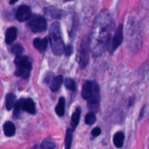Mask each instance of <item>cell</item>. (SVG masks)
I'll use <instances>...</instances> for the list:
<instances>
[{
  "instance_id": "obj_1",
  "label": "cell",
  "mask_w": 149,
  "mask_h": 149,
  "mask_svg": "<svg viewBox=\"0 0 149 149\" xmlns=\"http://www.w3.org/2000/svg\"><path fill=\"white\" fill-rule=\"evenodd\" d=\"M112 28V20L108 11L104 10L95 20L89 39L90 49L93 50L94 55H99L103 51L105 46L107 47L110 36Z\"/></svg>"
},
{
  "instance_id": "obj_2",
  "label": "cell",
  "mask_w": 149,
  "mask_h": 149,
  "mask_svg": "<svg viewBox=\"0 0 149 149\" xmlns=\"http://www.w3.org/2000/svg\"><path fill=\"white\" fill-rule=\"evenodd\" d=\"M49 39L51 47L54 55H62L64 52V45L60 33V26L58 22H54L51 24L49 31Z\"/></svg>"
},
{
  "instance_id": "obj_3",
  "label": "cell",
  "mask_w": 149,
  "mask_h": 149,
  "mask_svg": "<svg viewBox=\"0 0 149 149\" xmlns=\"http://www.w3.org/2000/svg\"><path fill=\"white\" fill-rule=\"evenodd\" d=\"M15 64L16 65L15 74L23 79L29 78L32 68V62L29 57L18 55L15 59Z\"/></svg>"
},
{
  "instance_id": "obj_4",
  "label": "cell",
  "mask_w": 149,
  "mask_h": 149,
  "mask_svg": "<svg viewBox=\"0 0 149 149\" xmlns=\"http://www.w3.org/2000/svg\"><path fill=\"white\" fill-rule=\"evenodd\" d=\"M28 27L34 33H39L46 30L47 22L42 16L39 15H33L29 18Z\"/></svg>"
},
{
  "instance_id": "obj_5",
  "label": "cell",
  "mask_w": 149,
  "mask_h": 149,
  "mask_svg": "<svg viewBox=\"0 0 149 149\" xmlns=\"http://www.w3.org/2000/svg\"><path fill=\"white\" fill-rule=\"evenodd\" d=\"M89 50H90V44H89V38L85 37L82 40L80 45V66L84 68L88 65L89 59Z\"/></svg>"
},
{
  "instance_id": "obj_6",
  "label": "cell",
  "mask_w": 149,
  "mask_h": 149,
  "mask_svg": "<svg viewBox=\"0 0 149 149\" xmlns=\"http://www.w3.org/2000/svg\"><path fill=\"white\" fill-rule=\"evenodd\" d=\"M123 41V25H120L115 31V35L112 40L108 42L107 47L111 54L113 53L114 51L120 46Z\"/></svg>"
},
{
  "instance_id": "obj_7",
  "label": "cell",
  "mask_w": 149,
  "mask_h": 149,
  "mask_svg": "<svg viewBox=\"0 0 149 149\" xmlns=\"http://www.w3.org/2000/svg\"><path fill=\"white\" fill-rule=\"evenodd\" d=\"M32 15L31 8L27 5H21L18 8L15 17L18 21L24 22L29 20Z\"/></svg>"
},
{
  "instance_id": "obj_8",
  "label": "cell",
  "mask_w": 149,
  "mask_h": 149,
  "mask_svg": "<svg viewBox=\"0 0 149 149\" xmlns=\"http://www.w3.org/2000/svg\"><path fill=\"white\" fill-rule=\"evenodd\" d=\"M94 81H86L83 84V89H82V97L85 100H89L93 94V90H94L95 86Z\"/></svg>"
},
{
  "instance_id": "obj_9",
  "label": "cell",
  "mask_w": 149,
  "mask_h": 149,
  "mask_svg": "<svg viewBox=\"0 0 149 149\" xmlns=\"http://www.w3.org/2000/svg\"><path fill=\"white\" fill-rule=\"evenodd\" d=\"M23 111H25L28 112L31 114H35L36 113L35 103L32 98L23 99Z\"/></svg>"
},
{
  "instance_id": "obj_10",
  "label": "cell",
  "mask_w": 149,
  "mask_h": 149,
  "mask_svg": "<svg viewBox=\"0 0 149 149\" xmlns=\"http://www.w3.org/2000/svg\"><path fill=\"white\" fill-rule=\"evenodd\" d=\"M17 38V29L10 27L7 30L5 33V42L7 45H11Z\"/></svg>"
},
{
  "instance_id": "obj_11",
  "label": "cell",
  "mask_w": 149,
  "mask_h": 149,
  "mask_svg": "<svg viewBox=\"0 0 149 149\" xmlns=\"http://www.w3.org/2000/svg\"><path fill=\"white\" fill-rule=\"evenodd\" d=\"M48 38H43V39H39V38H37L34 40L33 44L34 47L36 48L37 50H39L40 52H45L47 46H48Z\"/></svg>"
},
{
  "instance_id": "obj_12",
  "label": "cell",
  "mask_w": 149,
  "mask_h": 149,
  "mask_svg": "<svg viewBox=\"0 0 149 149\" xmlns=\"http://www.w3.org/2000/svg\"><path fill=\"white\" fill-rule=\"evenodd\" d=\"M63 83V77L61 75H58L57 77H53L51 81H50V88L51 91L56 92L61 87Z\"/></svg>"
},
{
  "instance_id": "obj_13",
  "label": "cell",
  "mask_w": 149,
  "mask_h": 149,
  "mask_svg": "<svg viewBox=\"0 0 149 149\" xmlns=\"http://www.w3.org/2000/svg\"><path fill=\"white\" fill-rule=\"evenodd\" d=\"M4 135L7 137L13 136L15 133V127L12 122H6L3 126Z\"/></svg>"
},
{
  "instance_id": "obj_14",
  "label": "cell",
  "mask_w": 149,
  "mask_h": 149,
  "mask_svg": "<svg viewBox=\"0 0 149 149\" xmlns=\"http://www.w3.org/2000/svg\"><path fill=\"white\" fill-rule=\"evenodd\" d=\"M16 103V96L13 93H9L5 97V106L7 110L10 111L15 107Z\"/></svg>"
},
{
  "instance_id": "obj_15",
  "label": "cell",
  "mask_w": 149,
  "mask_h": 149,
  "mask_svg": "<svg viewBox=\"0 0 149 149\" xmlns=\"http://www.w3.org/2000/svg\"><path fill=\"white\" fill-rule=\"evenodd\" d=\"M56 113L58 116H63L65 112V99L64 97H61L58 99L57 106H56Z\"/></svg>"
},
{
  "instance_id": "obj_16",
  "label": "cell",
  "mask_w": 149,
  "mask_h": 149,
  "mask_svg": "<svg viewBox=\"0 0 149 149\" xmlns=\"http://www.w3.org/2000/svg\"><path fill=\"white\" fill-rule=\"evenodd\" d=\"M80 113H81V110H80V108H77L75 110V111L73 113L72 116V119H71V128L72 129L74 130L77 126L78 125L79 120H80Z\"/></svg>"
},
{
  "instance_id": "obj_17",
  "label": "cell",
  "mask_w": 149,
  "mask_h": 149,
  "mask_svg": "<svg viewBox=\"0 0 149 149\" xmlns=\"http://www.w3.org/2000/svg\"><path fill=\"white\" fill-rule=\"evenodd\" d=\"M124 135L122 132H118L114 135L113 143L118 148H121L124 145Z\"/></svg>"
},
{
  "instance_id": "obj_18",
  "label": "cell",
  "mask_w": 149,
  "mask_h": 149,
  "mask_svg": "<svg viewBox=\"0 0 149 149\" xmlns=\"http://www.w3.org/2000/svg\"><path fill=\"white\" fill-rule=\"evenodd\" d=\"M73 130H74L72 129V128H69V129H67V132H66L65 148L67 149L71 148L72 141L73 136Z\"/></svg>"
},
{
  "instance_id": "obj_19",
  "label": "cell",
  "mask_w": 149,
  "mask_h": 149,
  "mask_svg": "<svg viewBox=\"0 0 149 149\" xmlns=\"http://www.w3.org/2000/svg\"><path fill=\"white\" fill-rule=\"evenodd\" d=\"M23 98L20 99L18 102H16L15 105L14 109V116L16 118H18L20 116V113L23 111Z\"/></svg>"
},
{
  "instance_id": "obj_20",
  "label": "cell",
  "mask_w": 149,
  "mask_h": 149,
  "mask_svg": "<svg viewBox=\"0 0 149 149\" xmlns=\"http://www.w3.org/2000/svg\"><path fill=\"white\" fill-rule=\"evenodd\" d=\"M47 14L49 16H51L52 18H60L62 15V12L59 10H56V9L53 8H49L46 9Z\"/></svg>"
},
{
  "instance_id": "obj_21",
  "label": "cell",
  "mask_w": 149,
  "mask_h": 149,
  "mask_svg": "<svg viewBox=\"0 0 149 149\" xmlns=\"http://www.w3.org/2000/svg\"><path fill=\"white\" fill-rule=\"evenodd\" d=\"M40 148L43 149H53L56 148V145L53 141H51L49 139L44 140L43 142L41 143V146H39Z\"/></svg>"
},
{
  "instance_id": "obj_22",
  "label": "cell",
  "mask_w": 149,
  "mask_h": 149,
  "mask_svg": "<svg viewBox=\"0 0 149 149\" xmlns=\"http://www.w3.org/2000/svg\"><path fill=\"white\" fill-rule=\"evenodd\" d=\"M23 52V47L20 45V44H16L14 45L11 47V52L16 56L18 55H21Z\"/></svg>"
},
{
  "instance_id": "obj_23",
  "label": "cell",
  "mask_w": 149,
  "mask_h": 149,
  "mask_svg": "<svg viewBox=\"0 0 149 149\" xmlns=\"http://www.w3.org/2000/svg\"><path fill=\"white\" fill-rule=\"evenodd\" d=\"M96 120V116H95L94 113L93 112H90V113H88L87 115L85 117V123L88 125H91L95 123Z\"/></svg>"
},
{
  "instance_id": "obj_24",
  "label": "cell",
  "mask_w": 149,
  "mask_h": 149,
  "mask_svg": "<svg viewBox=\"0 0 149 149\" xmlns=\"http://www.w3.org/2000/svg\"><path fill=\"white\" fill-rule=\"evenodd\" d=\"M64 85L69 90H72V91H74L75 90V83H74V81L72 79L67 78L64 81Z\"/></svg>"
},
{
  "instance_id": "obj_25",
  "label": "cell",
  "mask_w": 149,
  "mask_h": 149,
  "mask_svg": "<svg viewBox=\"0 0 149 149\" xmlns=\"http://www.w3.org/2000/svg\"><path fill=\"white\" fill-rule=\"evenodd\" d=\"M101 132H102V130H101L100 128H99V127H95V128H93V129L91 130V135H93V137H97V136H99V135H100Z\"/></svg>"
},
{
  "instance_id": "obj_26",
  "label": "cell",
  "mask_w": 149,
  "mask_h": 149,
  "mask_svg": "<svg viewBox=\"0 0 149 149\" xmlns=\"http://www.w3.org/2000/svg\"><path fill=\"white\" fill-rule=\"evenodd\" d=\"M64 52H65L66 55H69V56H70V55L72 54V47L70 46V45L67 46V47L64 49Z\"/></svg>"
},
{
  "instance_id": "obj_27",
  "label": "cell",
  "mask_w": 149,
  "mask_h": 149,
  "mask_svg": "<svg viewBox=\"0 0 149 149\" xmlns=\"http://www.w3.org/2000/svg\"><path fill=\"white\" fill-rule=\"evenodd\" d=\"M18 0H10V4H14L15 3L17 2Z\"/></svg>"
},
{
  "instance_id": "obj_28",
  "label": "cell",
  "mask_w": 149,
  "mask_h": 149,
  "mask_svg": "<svg viewBox=\"0 0 149 149\" xmlns=\"http://www.w3.org/2000/svg\"><path fill=\"white\" fill-rule=\"evenodd\" d=\"M65 1H72V0H65Z\"/></svg>"
}]
</instances>
